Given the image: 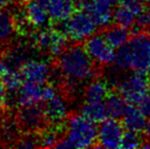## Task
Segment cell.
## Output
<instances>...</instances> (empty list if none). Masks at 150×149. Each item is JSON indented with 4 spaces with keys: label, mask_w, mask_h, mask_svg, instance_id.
I'll return each instance as SVG.
<instances>
[{
    "label": "cell",
    "mask_w": 150,
    "mask_h": 149,
    "mask_svg": "<svg viewBox=\"0 0 150 149\" xmlns=\"http://www.w3.org/2000/svg\"><path fill=\"white\" fill-rule=\"evenodd\" d=\"M93 62L85 47L78 43L67 46L56 57V66L63 76L65 85L71 89L90 81L94 77Z\"/></svg>",
    "instance_id": "1"
},
{
    "label": "cell",
    "mask_w": 150,
    "mask_h": 149,
    "mask_svg": "<svg viewBox=\"0 0 150 149\" xmlns=\"http://www.w3.org/2000/svg\"><path fill=\"white\" fill-rule=\"evenodd\" d=\"M113 64L120 72L150 74V35L136 33L117 49Z\"/></svg>",
    "instance_id": "2"
},
{
    "label": "cell",
    "mask_w": 150,
    "mask_h": 149,
    "mask_svg": "<svg viewBox=\"0 0 150 149\" xmlns=\"http://www.w3.org/2000/svg\"><path fill=\"white\" fill-rule=\"evenodd\" d=\"M64 127L65 135L57 142L55 148H89L98 142L96 123L81 113L71 115Z\"/></svg>",
    "instance_id": "3"
},
{
    "label": "cell",
    "mask_w": 150,
    "mask_h": 149,
    "mask_svg": "<svg viewBox=\"0 0 150 149\" xmlns=\"http://www.w3.org/2000/svg\"><path fill=\"white\" fill-rule=\"evenodd\" d=\"M58 30L61 31L69 41L81 43L96 33L98 26L85 9L76 10L67 20L58 23Z\"/></svg>",
    "instance_id": "4"
},
{
    "label": "cell",
    "mask_w": 150,
    "mask_h": 149,
    "mask_svg": "<svg viewBox=\"0 0 150 149\" xmlns=\"http://www.w3.org/2000/svg\"><path fill=\"white\" fill-rule=\"evenodd\" d=\"M117 87L129 104L136 105L148 92V82L144 74L133 72V74L120 78Z\"/></svg>",
    "instance_id": "5"
},
{
    "label": "cell",
    "mask_w": 150,
    "mask_h": 149,
    "mask_svg": "<svg viewBox=\"0 0 150 149\" xmlns=\"http://www.w3.org/2000/svg\"><path fill=\"white\" fill-rule=\"evenodd\" d=\"M16 121L24 133H37L49 124L44 105L41 103L21 107L16 114Z\"/></svg>",
    "instance_id": "6"
},
{
    "label": "cell",
    "mask_w": 150,
    "mask_h": 149,
    "mask_svg": "<svg viewBox=\"0 0 150 149\" xmlns=\"http://www.w3.org/2000/svg\"><path fill=\"white\" fill-rule=\"evenodd\" d=\"M84 47L95 64L108 66L115 61V48L108 43L104 35H92L85 41Z\"/></svg>",
    "instance_id": "7"
},
{
    "label": "cell",
    "mask_w": 150,
    "mask_h": 149,
    "mask_svg": "<svg viewBox=\"0 0 150 149\" xmlns=\"http://www.w3.org/2000/svg\"><path fill=\"white\" fill-rule=\"evenodd\" d=\"M124 125L117 119L107 117L98 126V143L97 147L106 149L120 148L124 136Z\"/></svg>",
    "instance_id": "8"
},
{
    "label": "cell",
    "mask_w": 150,
    "mask_h": 149,
    "mask_svg": "<svg viewBox=\"0 0 150 149\" xmlns=\"http://www.w3.org/2000/svg\"><path fill=\"white\" fill-rule=\"evenodd\" d=\"M145 10V0H122L113 11V20L126 28H133Z\"/></svg>",
    "instance_id": "9"
},
{
    "label": "cell",
    "mask_w": 150,
    "mask_h": 149,
    "mask_svg": "<svg viewBox=\"0 0 150 149\" xmlns=\"http://www.w3.org/2000/svg\"><path fill=\"white\" fill-rule=\"evenodd\" d=\"M81 5L94 20L98 28L106 29L112 23L113 6L105 0H82Z\"/></svg>",
    "instance_id": "10"
},
{
    "label": "cell",
    "mask_w": 150,
    "mask_h": 149,
    "mask_svg": "<svg viewBox=\"0 0 150 149\" xmlns=\"http://www.w3.org/2000/svg\"><path fill=\"white\" fill-rule=\"evenodd\" d=\"M52 66L43 60H26L21 66L20 72L23 75L25 81L32 83L45 85L50 79L52 72Z\"/></svg>",
    "instance_id": "11"
},
{
    "label": "cell",
    "mask_w": 150,
    "mask_h": 149,
    "mask_svg": "<svg viewBox=\"0 0 150 149\" xmlns=\"http://www.w3.org/2000/svg\"><path fill=\"white\" fill-rule=\"evenodd\" d=\"M43 105L50 125L63 127L69 119V105L65 98L58 92L53 98L43 102Z\"/></svg>",
    "instance_id": "12"
},
{
    "label": "cell",
    "mask_w": 150,
    "mask_h": 149,
    "mask_svg": "<svg viewBox=\"0 0 150 149\" xmlns=\"http://www.w3.org/2000/svg\"><path fill=\"white\" fill-rule=\"evenodd\" d=\"M24 9L29 23L35 30L46 28L50 20V16L46 7L37 0H26L24 2Z\"/></svg>",
    "instance_id": "13"
},
{
    "label": "cell",
    "mask_w": 150,
    "mask_h": 149,
    "mask_svg": "<svg viewBox=\"0 0 150 149\" xmlns=\"http://www.w3.org/2000/svg\"><path fill=\"white\" fill-rule=\"evenodd\" d=\"M16 32V20L9 10L0 8V56L9 47Z\"/></svg>",
    "instance_id": "14"
},
{
    "label": "cell",
    "mask_w": 150,
    "mask_h": 149,
    "mask_svg": "<svg viewBox=\"0 0 150 149\" xmlns=\"http://www.w3.org/2000/svg\"><path fill=\"white\" fill-rule=\"evenodd\" d=\"M43 102V85L25 81L16 93V103L20 107Z\"/></svg>",
    "instance_id": "15"
},
{
    "label": "cell",
    "mask_w": 150,
    "mask_h": 149,
    "mask_svg": "<svg viewBox=\"0 0 150 149\" xmlns=\"http://www.w3.org/2000/svg\"><path fill=\"white\" fill-rule=\"evenodd\" d=\"M122 119V125L127 131H134L141 133L144 131V128L147 124V119L141 112L138 106H135V104H129Z\"/></svg>",
    "instance_id": "16"
},
{
    "label": "cell",
    "mask_w": 150,
    "mask_h": 149,
    "mask_svg": "<svg viewBox=\"0 0 150 149\" xmlns=\"http://www.w3.org/2000/svg\"><path fill=\"white\" fill-rule=\"evenodd\" d=\"M109 95L108 84L101 79L92 80L88 83L84 90V100L85 101L103 102Z\"/></svg>",
    "instance_id": "17"
},
{
    "label": "cell",
    "mask_w": 150,
    "mask_h": 149,
    "mask_svg": "<svg viewBox=\"0 0 150 149\" xmlns=\"http://www.w3.org/2000/svg\"><path fill=\"white\" fill-rule=\"evenodd\" d=\"M103 35L115 49H119L120 47L124 46L131 39L129 28H126V27L117 24L115 26L107 27Z\"/></svg>",
    "instance_id": "18"
},
{
    "label": "cell",
    "mask_w": 150,
    "mask_h": 149,
    "mask_svg": "<svg viewBox=\"0 0 150 149\" xmlns=\"http://www.w3.org/2000/svg\"><path fill=\"white\" fill-rule=\"evenodd\" d=\"M80 110H81L82 115H84L94 123H101L108 117L105 102L85 101L83 105L81 106Z\"/></svg>",
    "instance_id": "19"
},
{
    "label": "cell",
    "mask_w": 150,
    "mask_h": 149,
    "mask_svg": "<svg viewBox=\"0 0 150 149\" xmlns=\"http://www.w3.org/2000/svg\"><path fill=\"white\" fill-rule=\"evenodd\" d=\"M107 115L111 119H119L124 117L128 107V102L120 94H110L105 99Z\"/></svg>",
    "instance_id": "20"
},
{
    "label": "cell",
    "mask_w": 150,
    "mask_h": 149,
    "mask_svg": "<svg viewBox=\"0 0 150 149\" xmlns=\"http://www.w3.org/2000/svg\"><path fill=\"white\" fill-rule=\"evenodd\" d=\"M1 80L5 86L6 90L9 93L13 94L14 92L18 93L20 88L24 84V77L21 74L20 70H9L6 72L3 76H1Z\"/></svg>",
    "instance_id": "21"
},
{
    "label": "cell",
    "mask_w": 150,
    "mask_h": 149,
    "mask_svg": "<svg viewBox=\"0 0 150 149\" xmlns=\"http://www.w3.org/2000/svg\"><path fill=\"white\" fill-rule=\"evenodd\" d=\"M143 144H144V141H143L142 137H141L139 132L127 131V132H125L124 136H122L120 148L136 149L139 147H142Z\"/></svg>",
    "instance_id": "22"
},
{
    "label": "cell",
    "mask_w": 150,
    "mask_h": 149,
    "mask_svg": "<svg viewBox=\"0 0 150 149\" xmlns=\"http://www.w3.org/2000/svg\"><path fill=\"white\" fill-rule=\"evenodd\" d=\"M14 147L18 148H34V147H40L39 145V135L37 133H26L21 139L18 140Z\"/></svg>",
    "instance_id": "23"
},
{
    "label": "cell",
    "mask_w": 150,
    "mask_h": 149,
    "mask_svg": "<svg viewBox=\"0 0 150 149\" xmlns=\"http://www.w3.org/2000/svg\"><path fill=\"white\" fill-rule=\"evenodd\" d=\"M138 107L141 112L145 115L146 119H150V94H146L140 101L138 102Z\"/></svg>",
    "instance_id": "24"
},
{
    "label": "cell",
    "mask_w": 150,
    "mask_h": 149,
    "mask_svg": "<svg viewBox=\"0 0 150 149\" xmlns=\"http://www.w3.org/2000/svg\"><path fill=\"white\" fill-rule=\"evenodd\" d=\"M6 91L7 90H6L5 86L0 78V110L4 109L6 104H7V92Z\"/></svg>",
    "instance_id": "25"
},
{
    "label": "cell",
    "mask_w": 150,
    "mask_h": 149,
    "mask_svg": "<svg viewBox=\"0 0 150 149\" xmlns=\"http://www.w3.org/2000/svg\"><path fill=\"white\" fill-rule=\"evenodd\" d=\"M144 134L147 136L148 138H150V119H149V121H147V124H146V126H145V128H144Z\"/></svg>",
    "instance_id": "26"
},
{
    "label": "cell",
    "mask_w": 150,
    "mask_h": 149,
    "mask_svg": "<svg viewBox=\"0 0 150 149\" xmlns=\"http://www.w3.org/2000/svg\"><path fill=\"white\" fill-rule=\"evenodd\" d=\"M11 1L12 0H0V8H3L5 6H7Z\"/></svg>",
    "instance_id": "27"
},
{
    "label": "cell",
    "mask_w": 150,
    "mask_h": 149,
    "mask_svg": "<svg viewBox=\"0 0 150 149\" xmlns=\"http://www.w3.org/2000/svg\"><path fill=\"white\" fill-rule=\"evenodd\" d=\"M105 1H107L108 3H110L112 6H115V5H117V4L120 3V2H122V0H105Z\"/></svg>",
    "instance_id": "28"
},
{
    "label": "cell",
    "mask_w": 150,
    "mask_h": 149,
    "mask_svg": "<svg viewBox=\"0 0 150 149\" xmlns=\"http://www.w3.org/2000/svg\"><path fill=\"white\" fill-rule=\"evenodd\" d=\"M37 1H38V2H40V3L43 4V5L45 6V5H46V3H47L48 0H37Z\"/></svg>",
    "instance_id": "29"
},
{
    "label": "cell",
    "mask_w": 150,
    "mask_h": 149,
    "mask_svg": "<svg viewBox=\"0 0 150 149\" xmlns=\"http://www.w3.org/2000/svg\"><path fill=\"white\" fill-rule=\"evenodd\" d=\"M147 82H148V92L150 93V75H149V77L147 78Z\"/></svg>",
    "instance_id": "30"
},
{
    "label": "cell",
    "mask_w": 150,
    "mask_h": 149,
    "mask_svg": "<svg viewBox=\"0 0 150 149\" xmlns=\"http://www.w3.org/2000/svg\"><path fill=\"white\" fill-rule=\"evenodd\" d=\"M18 1L22 2V3H23V2H25V1H26V0H18Z\"/></svg>",
    "instance_id": "31"
},
{
    "label": "cell",
    "mask_w": 150,
    "mask_h": 149,
    "mask_svg": "<svg viewBox=\"0 0 150 149\" xmlns=\"http://www.w3.org/2000/svg\"><path fill=\"white\" fill-rule=\"evenodd\" d=\"M145 2H147V3H150V0H145Z\"/></svg>",
    "instance_id": "32"
}]
</instances>
